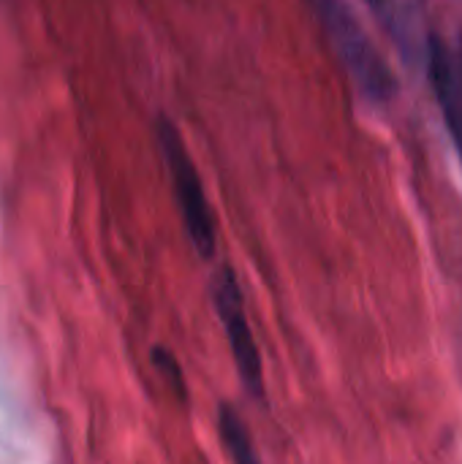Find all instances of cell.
Wrapping results in <instances>:
<instances>
[{
    "label": "cell",
    "mask_w": 462,
    "mask_h": 464,
    "mask_svg": "<svg viewBox=\"0 0 462 464\" xmlns=\"http://www.w3.org/2000/svg\"><path fill=\"white\" fill-rule=\"evenodd\" d=\"M316 11L321 16L327 35L332 38V46H335L340 63L346 65L357 92L368 103H389L398 90L395 73L389 71L384 54L376 49V44L370 41V35L362 27V22L357 19V14L335 0L319 3Z\"/></svg>",
    "instance_id": "cell-1"
},
{
    "label": "cell",
    "mask_w": 462,
    "mask_h": 464,
    "mask_svg": "<svg viewBox=\"0 0 462 464\" xmlns=\"http://www.w3.org/2000/svg\"><path fill=\"white\" fill-rule=\"evenodd\" d=\"M158 139H161V150H163V158L169 166L177 207L182 212V223L191 234V242L199 256L212 258L215 256V220H212V209H210L202 177H199V171L172 122L163 120L158 125Z\"/></svg>",
    "instance_id": "cell-2"
},
{
    "label": "cell",
    "mask_w": 462,
    "mask_h": 464,
    "mask_svg": "<svg viewBox=\"0 0 462 464\" xmlns=\"http://www.w3.org/2000/svg\"><path fill=\"white\" fill-rule=\"evenodd\" d=\"M212 304L215 313L226 329V340L231 348V359L237 364L240 381L245 383L248 394L253 400L264 397V370H261V356L248 324V313H245V302H242V291L237 285V277L231 269H221L212 280Z\"/></svg>",
    "instance_id": "cell-3"
},
{
    "label": "cell",
    "mask_w": 462,
    "mask_h": 464,
    "mask_svg": "<svg viewBox=\"0 0 462 464\" xmlns=\"http://www.w3.org/2000/svg\"><path fill=\"white\" fill-rule=\"evenodd\" d=\"M428 68H430V79L436 87V98L444 109V120L449 125V133L460 150L462 160V90L449 60L447 46L438 38H430V49H428Z\"/></svg>",
    "instance_id": "cell-4"
},
{
    "label": "cell",
    "mask_w": 462,
    "mask_h": 464,
    "mask_svg": "<svg viewBox=\"0 0 462 464\" xmlns=\"http://www.w3.org/2000/svg\"><path fill=\"white\" fill-rule=\"evenodd\" d=\"M218 430H221V440L223 446L229 449L231 454V462L234 464H261L251 438H248V430H245V421L237 416L234 408L229 405H221L218 411Z\"/></svg>",
    "instance_id": "cell-5"
},
{
    "label": "cell",
    "mask_w": 462,
    "mask_h": 464,
    "mask_svg": "<svg viewBox=\"0 0 462 464\" xmlns=\"http://www.w3.org/2000/svg\"><path fill=\"white\" fill-rule=\"evenodd\" d=\"M155 364H158V367H163V375H169V381H172V386L177 389V394H182V392H185V386H182V378H180V367H177V362H174L169 353L155 351Z\"/></svg>",
    "instance_id": "cell-6"
}]
</instances>
